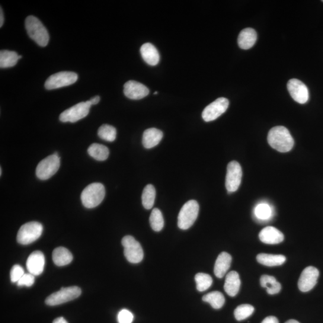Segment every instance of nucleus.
Returning <instances> with one entry per match:
<instances>
[{
	"label": "nucleus",
	"instance_id": "obj_33",
	"mask_svg": "<svg viewBox=\"0 0 323 323\" xmlns=\"http://www.w3.org/2000/svg\"><path fill=\"white\" fill-rule=\"evenodd\" d=\"M254 311V307L251 305L243 304L235 309L234 315L236 320L242 321L250 316Z\"/></svg>",
	"mask_w": 323,
	"mask_h": 323
},
{
	"label": "nucleus",
	"instance_id": "obj_14",
	"mask_svg": "<svg viewBox=\"0 0 323 323\" xmlns=\"http://www.w3.org/2000/svg\"><path fill=\"white\" fill-rule=\"evenodd\" d=\"M319 271L315 267H308L302 271L298 281L299 289L302 292L312 290L317 283Z\"/></svg>",
	"mask_w": 323,
	"mask_h": 323
},
{
	"label": "nucleus",
	"instance_id": "obj_35",
	"mask_svg": "<svg viewBox=\"0 0 323 323\" xmlns=\"http://www.w3.org/2000/svg\"><path fill=\"white\" fill-rule=\"evenodd\" d=\"M134 315L129 310L121 309L117 314V321L119 323H133Z\"/></svg>",
	"mask_w": 323,
	"mask_h": 323
},
{
	"label": "nucleus",
	"instance_id": "obj_28",
	"mask_svg": "<svg viewBox=\"0 0 323 323\" xmlns=\"http://www.w3.org/2000/svg\"><path fill=\"white\" fill-rule=\"evenodd\" d=\"M203 301L210 303L214 309H219L222 308L225 303V298L221 292L218 291H214L203 297Z\"/></svg>",
	"mask_w": 323,
	"mask_h": 323
},
{
	"label": "nucleus",
	"instance_id": "obj_21",
	"mask_svg": "<svg viewBox=\"0 0 323 323\" xmlns=\"http://www.w3.org/2000/svg\"><path fill=\"white\" fill-rule=\"evenodd\" d=\"M141 55L145 61L149 65L155 66L160 60V55L157 49L152 44L147 43L141 47Z\"/></svg>",
	"mask_w": 323,
	"mask_h": 323
},
{
	"label": "nucleus",
	"instance_id": "obj_32",
	"mask_svg": "<svg viewBox=\"0 0 323 323\" xmlns=\"http://www.w3.org/2000/svg\"><path fill=\"white\" fill-rule=\"evenodd\" d=\"M98 135L102 140L113 142L116 139L117 131L114 126L105 124L99 128Z\"/></svg>",
	"mask_w": 323,
	"mask_h": 323
},
{
	"label": "nucleus",
	"instance_id": "obj_19",
	"mask_svg": "<svg viewBox=\"0 0 323 323\" xmlns=\"http://www.w3.org/2000/svg\"><path fill=\"white\" fill-rule=\"evenodd\" d=\"M241 280L238 273L231 271L226 275L224 289L229 296L234 297L240 289Z\"/></svg>",
	"mask_w": 323,
	"mask_h": 323
},
{
	"label": "nucleus",
	"instance_id": "obj_4",
	"mask_svg": "<svg viewBox=\"0 0 323 323\" xmlns=\"http://www.w3.org/2000/svg\"><path fill=\"white\" fill-rule=\"evenodd\" d=\"M200 206L197 201H188L181 208L178 216V226L182 230L189 229L196 221L199 214Z\"/></svg>",
	"mask_w": 323,
	"mask_h": 323
},
{
	"label": "nucleus",
	"instance_id": "obj_23",
	"mask_svg": "<svg viewBox=\"0 0 323 323\" xmlns=\"http://www.w3.org/2000/svg\"><path fill=\"white\" fill-rule=\"evenodd\" d=\"M52 259L54 264L57 266L63 267L71 263L73 256L68 249L60 247L54 249Z\"/></svg>",
	"mask_w": 323,
	"mask_h": 323
},
{
	"label": "nucleus",
	"instance_id": "obj_6",
	"mask_svg": "<svg viewBox=\"0 0 323 323\" xmlns=\"http://www.w3.org/2000/svg\"><path fill=\"white\" fill-rule=\"evenodd\" d=\"M60 167V158L56 153L40 161L36 168L37 177L46 180L55 175Z\"/></svg>",
	"mask_w": 323,
	"mask_h": 323
},
{
	"label": "nucleus",
	"instance_id": "obj_3",
	"mask_svg": "<svg viewBox=\"0 0 323 323\" xmlns=\"http://www.w3.org/2000/svg\"><path fill=\"white\" fill-rule=\"evenodd\" d=\"M105 190L104 185L100 183L88 185L81 194L82 203L87 209H93L100 205L104 200Z\"/></svg>",
	"mask_w": 323,
	"mask_h": 323
},
{
	"label": "nucleus",
	"instance_id": "obj_18",
	"mask_svg": "<svg viewBox=\"0 0 323 323\" xmlns=\"http://www.w3.org/2000/svg\"><path fill=\"white\" fill-rule=\"evenodd\" d=\"M232 256L228 252H222L217 257L214 272L215 276L219 278H222L231 267Z\"/></svg>",
	"mask_w": 323,
	"mask_h": 323
},
{
	"label": "nucleus",
	"instance_id": "obj_2",
	"mask_svg": "<svg viewBox=\"0 0 323 323\" xmlns=\"http://www.w3.org/2000/svg\"><path fill=\"white\" fill-rule=\"evenodd\" d=\"M25 28L32 39L38 45L46 46L49 41V35L41 22L34 16H29L25 20Z\"/></svg>",
	"mask_w": 323,
	"mask_h": 323
},
{
	"label": "nucleus",
	"instance_id": "obj_27",
	"mask_svg": "<svg viewBox=\"0 0 323 323\" xmlns=\"http://www.w3.org/2000/svg\"><path fill=\"white\" fill-rule=\"evenodd\" d=\"M19 56L14 51L2 50L0 52V67L6 69L15 66L19 60Z\"/></svg>",
	"mask_w": 323,
	"mask_h": 323
},
{
	"label": "nucleus",
	"instance_id": "obj_26",
	"mask_svg": "<svg viewBox=\"0 0 323 323\" xmlns=\"http://www.w3.org/2000/svg\"><path fill=\"white\" fill-rule=\"evenodd\" d=\"M88 152L92 158L98 161H105L109 156V150L107 147L97 143L92 144L89 146Z\"/></svg>",
	"mask_w": 323,
	"mask_h": 323
},
{
	"label": "nucleus",
	"instance_id": "obj_12",
	"mask_svg": "<svg viewBox=\"0 0 323 323\" xmlns=\"http://www.w3.org/2000/svg\"><path fill=\"white\" fill-rule=\"evenodd\" d=\"M229 102L226 98H219L204 108L203 119L209 122L216 120L228 109Z\"/></svg>",
	"mask_w": 323,
	"mask_h": 323
},
{
	"label": "nucleus",
	"instance_id": "obj_41",
	"mask_svg": "<svg viewBox=\"0 0 323 323\" xmlns=\"http://www.w3.org/2000/svg\"><path fill=\"white\" fill-rule=\"evenodd\" d=\"M3 23H4V15H3L2 8H1V13H0V27H2Z\"/></svg>",
	"mask_w": 323,
	"mask_h": 323
},
{
	"label": "nucleus",
	"instance_id": "obj_7",
	"mask_svg": "<svg viewBox=\"0 0 323 323\" xmlns=\"http://www.w3.org/2000/svg\"><path fill=\"white\" fill-rule=\"evenodd\" d=\"M82 290L77 286L62 288L59 291L48 296L46 303L49 306H56L71 301L81 296Z\"/></svg>",
	"mask_w": 323,
	"mask_h": 323
},
{
	"label": "nucleus",
	"instance_id": "obj_37",
	"mask_svg": "<svg viewBox=\"0 0 323 323\" xmlns=\"http://www.w3.org/2000/svg\"><path fill=\"white\" fill-rule=\"evenodd\" d=\"M34 282L35 276L34 275L30 273L25 274L21 279L19 280L17 285L19 287H31L33 285Z\"/></svg>",
	"mask_w": 323,
	"mask_h": 323
},
{
	"label": "nucleus",
	"instance_id": "obj_15",
	"mask_svg": "<svg viewBox=\"0 0 323 323\" xmlns=\"http://www.w3.org/2000/svg\"><path fill=\"white\" fill-rule=\"evenodd\" d=\"M124 95L131 100H139L149 94V90L145 85L138 82L130 81L124 85Z\"/></svg>",
	"mask_w": 323,
	"mask_h": 323
},
{
	"label": "nucleus",
	"instance_id": "obj_22",
	"mask_svg": "<svg viewBox=\"0 0 323 323\" xmlns=\"http://www.w3.org/2000/svg\"><path fill=\"white\" fill-rule=\"evenodd\" d=\"M163 133L158 129L149 128L145 131L143 136V145L146 149H152L157 146L163 138Z\"/></svg>",
	"mask_w": 323,
	"mask_h": 323
},
{
	"label": "nucleus",
	"instance_id": "obj_36",
	"mask_svg": "<svg viewBox=\"0 0 323 323\" xmlns=\"http://www.w3.org/2000/svg\"><path fill=\"white\" fill-rule=\"evenodd\" d=\"M25 274L23 268L19 265H15L11 271V280L12 283H18Z\"/></svg>",
	"mask_w": 323,
	"mask_h": 323
},
{
	"label": "nucleus",
	"instance_id": "obj_43",
	"mask_svg": "<svg viewBox=\"0 0 323 323\" xmlns=\"http://www.w3.org/2000/svg\"><path fill=\"white\" fill-rule=\"evenodd\" d=\"M0 173H1V174H0V175H2V168L0 169Z\"/></svg>",
	"mask_w": 323,
	"mask_h": 323
},
{
	"label": "nucleus",
	"instance_id": "obj_25",
	"mask_svg": "<svg viewBox=\"0 0 323 323\" xmlns=\"http://www.w3.org/2000/svg\"><path fill=\"white\" fill-rule=\"evenodd\" d=\"M261 284L262 287L266 288L269 295H276L281 290V285L273 276L264 275L261 278Z\"/></svg>",
	"mask_w": 323,
	"mask_h": 323
},
{
	"label": "nucleus",
	"instance_id": "obj_45",
	"mask_svg": "<svg viewBox=\"0 0 323 323\" xmlns=\"http://www.w3.org/2000/svg\"><path fill=\"white\" fill-rule=\"evenodd\" d=\"M322 2H323V0H322Z\"/></svg>",
	"mask_w": 323,
	"mask_h": 323
},
{
	"label": "nucleus",
	"instance_id": "obj_30",
	"mask_svg": "<svg viewBox=\"0 0 323 323\" xmlns=\"http://www.w3.org/2000/svg\"><path fill=\"white\" fill-rule=\"evenodd\" d=\"M150 224L153 231L160 232L164 226V219L162 213L158 209L152 210L150 216Z\"/></svg>",
	"mask_w": 323,
	"mask_h": 323
},
{
	"label": "nucleus",
	"instance_id": "obj_17",
	"mask_svg": "<svg viewBox=\"0 0 323 323\" xmlns=\"http://www.w3.org/2000/svg\"><path fill=\"white\" fill-rule=\"evenodd\" d=\"M259 239L267 244H278L284 241L283 233L274 227L268 226L262 229L259 235Z\"/></svg>",
	"mask_w": 323,
	"mask_h": 323
},
{
	"label": "nucleus",
	"instance_id": "obj_8",
	"mask_svg": "<svg viewBox=\"0 0 323 323\" xmlns=\"http://www.w3.org/2000/svg\"><path fill=\"white\" fill-rule=\"evenodd\" d=\"M124 254L127 261L132 264H139L143 261L144 252L142 245L132 236H124L121 240Z\"/></svg>",
	"mask_w": 323,
	"mask_h": 323
},
{
	"label": "nucleus",
	"instance_id": "obj_11",
	"mask_svg": "<svg viewBox=\"0 0 323 323\" xmlns=\"http://www.w3.org/2000/svg\"><path fill=\"white\" fill-rule=\"evenodd\" d=\"M242 171L240 164L233 161L227 167L225 185L229 193L234 192L238 189L241 183Z\"/></svg>",
	"mask_w": 323,
	"mask_h": 323
},
{
	"label": "nucleus",
	"instance_id": "obj_31",
	"mask_svg": "<svg viewBox=\"0 0 323 323\" xmlns=\"http://www.w3.org/2000/svg\"><path fill=\"white\" fill-rule=\"evenodd\" d=\"M197 283V289L199 292H203L209 289L213 284V279L210 275L198 273L195 277Z\"/></svg>",
	"mask_w": 323,
	"mask_h": 323
},
{
	"label": "nucleus",
	"instance_id": "obj_39",
	"mask_svg": "<svg viewBox=\"0 0 323 323\" xmlns=\"http://www.w3.org/2000/svg\"><path fill=\"white\" fill-rule=\"evenodd\" d=\"M89 101L91 102L92 105L97 104L100 101V97L99 96H95V97L89 100Z\"/></svg>",
	"mask_w": 323,
	"mask_h": 323
},
{
	"label": "nucleus",
	"instance_id": "obj_24",
	"mask_svg": "<svg viewBox=\"0 0 323 323\" xmlns=\"http://www.w3.org/2000/svg\"><path fill=\"white\" fill-rule=\"evenodd\" d=\"M257 261L265 266L273 267L283 265L286 262V257L280 254L261 253L257 255Z\"/></svg>",
	"mask_w": 323,
	"mask_h": 323
},
{
	"label": "nucleus",
	"instance_id": "obj_9",
	"mask_svg": "<svg viewBox=\"0 0 323 323\" xmlns=\"http://www.w3.org/2000/svg\"><path fill=\"white\" fill-rule=\"evenodd\" d=\"M91 106L89 100L80 102L63 111L59 116V120L62 122H76L88 116Z\"/></svg>",
	"mask_w": 323,
	"mask_h": 323
},
{
	"label": "nucleus",
	"instance_id": "obj_16",
	"mask_svg": "<svg viewBox=\"0 0 323 323\" xmlns=\"http://www.w3.org/2000/svg\"><path fill=\"white\" fill-rule=\"evenodd\" d=\"M27 268L29 273L34 276L43 273L45 265V257L42 252L36 251L32 252L27 261Z\"/></svg>",
	"mask_w": 323,
	"mask_h": 323
},
{
	"label": "nucleus",
	"instance_id": "obj_34",
	"mask_svg": "<svg viewBox=\"0 0 323 323\" xmlns=\"http://www.w3.org/2000/svg\"><path fill=\"white\" fill-rule=\"evenodd\" d=\"M272 209L267 204H259L255 207L254 213L255 216L259 220H267L272 216Z\"/></svg>",
	"mask_w": 323,
	"mask_h": 323
},
{
	"label": "nucleus",
	"instance_id": "obj_44",
	"mask_svg": "<svg viewBox=\"0 0 323 323\" xmlns=\"http://www.w3.org/2000/svg\"><path fill=\"white\" fill-rule=\"evenodd\" d=\"M158 94V92H155L154 93V95H156V94Z\"/></svg>",
	"mask_w": 323,
	"mask_h": 323
},
{
	"label": "nucleus",
	"instance_id": "obj_10",
	"mask_svg": "<svg viewBox=\"0 0 323 323\" xmlns=\"http://www.w3.org/2000/svg\"><path fill=\"white\" fill-rule=\"evenodd\" d=\"M78 79L76 73L71 72H62L50 76L45 82V88L48 90L58 89L70 86Z\"/></svg>",
	"mask_w": 323,
	"mask_h": 323
},
{
	"label": "nucleus",
	"instance_id": "obj_42",
	"mask_svg": "<svg viewBox=\"0 0 323 323\" xmlns=\"http://www.w3.org/2000/svg\"><path fill=\"white\" fill-rule=\"evenodd\" d=\"M285 323H300V322L299 321H297V320H295V319H289V320H288Z\"/></svg>",
	"mask_w": 323,
	"mask_h": 323
},
{
	"label": "nucleus",
	"instance_id": "obj_38",
	"mask_svg": "<svg viewBox=\"0 0 323 323\" xmlns=\"http://www.w3.org/2000/svg\"><path fill=\"white\" fill-rule=\"evenodd\" d=\"M261 323H279V321L276 316H269L265 318Z\"/></svg>",
	"mask_w": 323,
	"mask_h": 323
},
{
	"label": "nucleus",
	"instance_id": "obj_5",
	"mask_svg": "<svg viewBox=\"0 0 323 323\" xmlns=\"http://www.w3.org/2000/svg\"><path fill=\"white\" fill-rule=\"evenodd\" d=\"M43 230V226L40 223L31 222L25 223L19 230L17 241L22 245L31 244L40 237Z\"/></svg>",
	"mask_w": 323,
	"mask_h": 323
},
{
	"label": "nucleus",
	"instance_id": "obj_1",
	"mask_svg": "<svg viewBox=\"0 0 323 323\" xmlns=\"http://www.w3.org/2000/svg\"><path fill=\"white\" fill-rule=\"evenodd\" d=\"M268 142L272 148L281 153L290 151L295 145V141L286 127H273L268 133Z\"/></svg>",
	"mask_w": 323,
	"mask_h": 323
},
{
	"label": "nucleus",
	"instance_id": "obj_20",
	"mask_svg": "<svg viewBox=\"0 0 323 323\" xmlns=\"http://www.w3.org/2000/svg\"><path fill=\"white\" fill-rule=\"evenodd\" d=\"M257 33L254 29L247 28L241 31L238 38V43L242 49L247 50L254 45L257 40Z\"/></svg>",
	"mask_w": 323,
	"mask_h": 323
},
{
	"label": "nucleus",
	"instance_id": "obj_13",
	"mask_svg": "<svg viewBox=\"0 0 323 323\" xmlns=\"http://www.w3.org/2000/svg\"><path fill=\"white\" fill-rule=\"evenodd\" d=\"M287 89L291 97L299 104H305L309 100L308 88L302 82L298 79H290L287 83Z\"/></svg>",
	"mask_w": 323,
	"mask_h": 323
},
{
	"label": "nucleus",
	"instance_id": "obj_40",
	"mask_svg": "<svg viewBox=\"0 0 323 323\" xmlns=\"http://www.w3.org/2000/svg\"><path fill=\"white\" fill-rule=\"evenodd\" d=\"M53 323H69L63 317H58L54 319Z\"/></svg>",
	"mask_w": 323,
	"mask_h": 323
},
{
	"label": "nucleus",
	"instance_id": "obj_29",
	"mask_svg": "<svg viewBox=\"0 0 323 323\" xmlns=\"http://www.w3.org/2000/svg\"><path fill=\"white\" fill-rule=\"evenodd\" d=\"M156 198L155 188L152 184L147 185L142 194V203L147 210L152 209L154 206Z\"/></svg>",
	"mask_w": 323,
	"mask_h": 323
}]
</instances>
